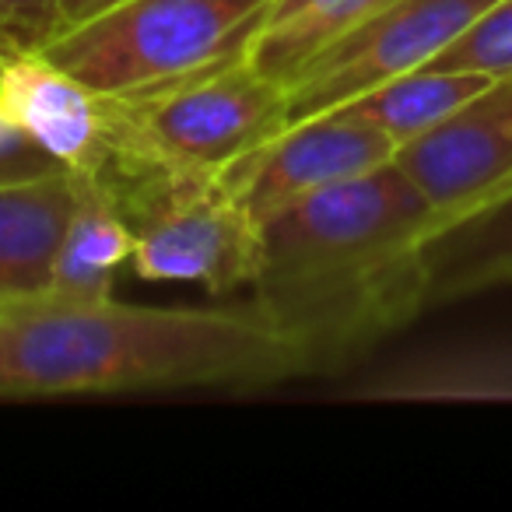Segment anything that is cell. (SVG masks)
I'll use <instances>...</instances> for the list:
<instances>
[{"instance_id": "ba28073f", "label": "cell", "mask_w": 512, "mask_h": 512, "mask_svg": "<svg viewBox=\"0 0 512 512\" xmlns=\"http://www.w3.org/2000/svg\"><path fill=\"white\" fill-rule=\"evenodd\" d=\"M393 158V141L372 123L348 113H320L285 127L274 141L235 162L221 183L256 221H264L306 193L372 172Z\"/></svg>"}, {"instance_id": "5bb4252c", "label": "cell", "mask_w": 512, "mask_h": 512, "mask_svg": "<svg viewBox=\"0 0 512 512\" xmlns=\"http://www.w3.org/2000/svg\"><path fill=\"white\" fill-rule=\"evenodd\" d=\"M393 0H271L264 22L253 32L249 60L267 78L288 81L330 43L348 36Z\"/></svg>"}, {"instance_id": "d6986e66", "label": "cell", "mask_w": 512, "mask_h": 512, "mask_svg": "<svg viewBox=\"0 0 512 512\" xmlns=\"http://www.w3.org/2000/svg\"><path fill=\"white\" fill-rule=\"evenodd\" d=\"M0 67H4V57H0Z\"/></svg>"}, {"instance_id": "2e32d148", "label": "cell", "mask_w": 512, "mask_h": 512, "mask_svg": "<svg viewBox=\"0 0 512 512\" xmlns=\"http://www.w3.org/2000/svg\"><path fill=\"white\" fill-rule=\"evenodd\" d=\"M60 32L57 0H0V57L43 50Z\"/></svg>"}, {"instance_id": "5b68a950", "label": "cell", "mask_w": 512, "mask_h": 512, "mask_svg": "<svg viewBox=\"0 0 512 512\" xmlns=\"http://www.w3.org/2000/svg\"><path fill=\"white\" fill-rule=\"evenodd\" d=\"M99 179L134 228L130 271L141 281L204 285L207 295H232L260 278V221L221 179L162 172H106Z\"/></svg>"}, {"instance_id": "e0dca14e", "label": "cell", "mask_w": 512, "mask_h": 512, "mask_svg": "<svg viewBox=\"0 0 512 512\" xmlns=\"http://www.w3.org/2000/svg\"><path fill=\"white\" fill-rule=\"evenodd\" d=\"M120 0H57V11H60V32L67 29H78V25L92 22V18L106 15L109 8H116ZM57 32V36H60Z\"/></svg>"}, {"instance_id": "52a82bcc", "label": "cell", "mask_w": 512, "mask_h": 512, "mask_svg": "<svg viewBox=\"0 0 512 512\" xmlns=\"http://www.w3.org/2000/svg\"><path fill=\"white\" fill-rule=\"evenodd\" d=\"M393 162L432 200L442 228L512 190V74L488 81Z\"/></svg>"}, {"instance_id": "8fae6325", "label": "cell", "mask_w": 512, "mask_h": 512, "mask_svg": "<svg viewBox=\"0 0 512 512\" xmlns=\"http://www.w3.org/2000/svg\"><path fill=\"white\" fill-rule=\"evenodd\" d=\"M130 256H134V228L116 207L109 186L99 176H81V197L60 242L50 299H109L120 267H130Z\"/></svg>"}, {"instance_id": "8992f818", "label": "cell", "mask_w": 512, "mask_h": 512, "mask_svg": "<svg viewBox=\"0 0 512 512\" xmlns=\"http://www.w3.org/2000/svg\"><path fill=\"white\" fill-rule=\"evenodd\" d=\"M495 0H393L330 43L288 81V127L358 99L369 88L428 67Z\"/></svg>"}, {"instance_id": "7c38bea8", "label": "cell", "mask_w": 512, "mask_h": 512, "mask_svg": "<svg viewBox=\"0 0 512 512\" xmlns=\"http://www.w3.org/2000/svg\"><path fill=\"white\" fill-rule=\"evenodd\" d=\"M428 260L432 299L512 285V190L439 228L428 242Z\"/></svg>"}, {"instance_id": "ac0fdd59", "label": "cell", "mask_w": 512, "mask_h": 512, "mask_svg": "<svg viewBox=\"0 0 512 512\" xmlns=\"http://www.w3.org/2000/svg\"><path fill=\"white\" fill-rule=\"evenodd\" d=\"M29 148H32V144L25 141L22 134H18L15 123L8 120V113L0 109V158H11V155H18V151H29Z\"/></svg>"}, {"instance_id": "9c48e42d", "label": "cell", "mask_w": 512, "mask_h": 512, "mask_svg": "<svg viewBox=\"0 0 512 512\" xmlns=\"http://www.w3.org/2000/svg\"><path fill=\"white\" fill-rule=\"evenodd\" d=\"M0 109L46 158L81 176L109 162L106 102L39 50L8 57L0 67Z\"/></svg>"}, {"instance_id": "7a4b0ae2", "label": "cell", "mask_w": 512, "mask_h": 512, "mask_svg": "<svg viewBox=\"0 0 512 512\" xmlns=\"http://www.w3.org/2000/svg\"><path fill=\"white\" fill-rule=\"evenodd\" d=\"M306 369L292 337L256 309H148L113 295L0 306V397L267 383Z\"/></svg>"}, {"instance_id": "277c9868", "label": "cell", "mask_w": 512, "mask_h": 512, "mask_svg": "<svg viewBox=\"0 0 512 512\" xmlns=\"http://www.w3.org/2000/svg\"><path fill=\"white\" fill-rule=\"evenodd\" d=\"M267 8L271 0H120L39 53L116 99L246 53Z\"/></svg>"}, {"instance_id": "9a60e30c", "label": "cell", "mask_w": 512, "mask_h": 512, "mask_svg": "<svg viewBox=\"0 0 512 512\" xmlns=\"http://www.w3.org/2000/svg\"><path fill=\"white\" fill-rule=\"evenodd\" d=\"M428 67L439 71H470L484 78L512 74V0H495L453 46L439 53Z\"/></svg>"}, {"instance_id": "4fadbf2b", "label": "cell", "mask_w": 512, "mask_h": 512, "mask_svg": "<svg viewBox=\"0 0 512 512\" xmlns=\"http://www.w3.org/2000/svg\"><path fill=\"white\" fill-rule=\"evenodd\" d=\"M491 78L470 71H439V67H418L400 78H390L383 85L369 88L358 99L330 109V113H348L355 120L372 123L393 141V148H407L428 130H435L442 120L467 106L477 92L488 88Z\"/></svg>"}, {"instance_id": "30bf717a", "label": "cell", "mask_w": 512, "mask_h": 512, "mask_svg": "<svg viewBox=\"0 0 512 512\" xmlns=\"http://www.w3.org/2000/svg\"><path fill=\"white\" fill-rule=\"evenodd\" d=\"M78 197L81 172L64 165L0 179V306L50 295Z\"/></svg>"}, {"instance_id": "3957f363", "label": "cell", "mask_w": 512, "mask_h": 512, "mask_svg": "<svg viewBox=\"0 0 512 512\" xmlns=\"http://www.w3.org/2000/svg\"><path fill=\"white\" fill-rule=\"evenodd\" d=\"M106 102V172L221 179L288 127V88L239 57Z\"/></svg>"}, {"instance_id": "6da1fadb", "label": "cell", "mask_w": 512, "mask_h": 512, "mask_svg": "<svg viewBox=\"0 0 512 512\" xmlns=\"http://www.w3.org/2000/svg\"><path fill=\"white\" fill-rule=\"evenodd\" d=\"M432 200L397 162L292 200L260 221L253 309L330 365L404 327L432 299Z\"/></svg>"}]
</instances>
